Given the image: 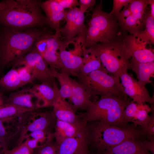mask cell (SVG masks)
I'll return each instance as SVG.
<instances>
[{"label": "cell", "mask_w": 154, "mask_h": 154, "mask_svg": "<svg viewBox=\"0 0 154 154\" xmlns=\"http://www.w3.org/2000/svg\"><path fill=\"white\" fill-rule=\"evenodd\" d=\"M84 125L88 147L93 154H100L127 140L147 137L141 126H136L133 124L120 127L95 121H86Z\"/></svg>", "instance_id": "obj_1"}, {"label": "cell", "mask_w": 154, "mask_h": 154, "mask_svg": "<svg viewBox=\"0 0 154 154\" xmlns=\"http://www.w3.org/2000/svg\"><path fill=\"white\" fill-rule=\"evenodd\" d=\"M45 32L42 28L19 29L3 27L0 31V70L28 53Z\"/></svg>", "instance_id": "obj_2"}, {"label": "cell", "mask_w": 154, "mask_h": 154, "mask_svg": "<svg viewBox=\"0 0 154 154\" xmlns=\"http://www.w3.org/2000/svg\"><path fill=\"white\" fill-rule=\"evenodd\" d=\"M7 5L0 11V25L13 29L42 28L48 25L37 0H6Z\"/></svg>", "instance_id": "obj_3"}, {"label": "cell", "mask_w": 154, "mask_h": 154, "mask_svg": "<svg viewBox=\"0 0 154 154\" xmlns=\"http://www.w3.org/2000/svg\"><path fill=\"white\" fill-rule=\"evenodd\" d=\"M131 101L126 94L120 96H101L98 100L92 102L85 112L79 116L84 122L99 121L118 127H127L130 125L124 120L123 113Z\"/></svg>", "instance_id": "obj_4"}, {"label": "cell", "mask_w": 154, "mask_h": 154, "mask_svg": "<svg viewBox=\"0 0 154 154\" xmlns=\"http://www.w3.org/2000/svg\"><path fill=\"white\" fill-rule=\"evenodd\" d=\"M102 1L92 9L91 17L86 25L85 46L89 48L99 43L121 36L120 28L116 18L102 10Z\"/></svg>", "instance_id": "obj_5"}, {"label": "cell", "mask_w": 154, "mask_h": 154, "mask_svg": "<svg viewBox=\"0 0 154 154\" xmlns=\"http://www.w3.org/2000/svg\"><path fill=\"white\" fill-rule=\"evenodd\" d=\"M123 36L96 44L90 47L96 53L106 71L119 78L123 72L128 71L131 68Z\"/></svg>", "instance_id": "obj_6"}, {"label": "cell", "mask_w": 154, "mask_h": 154, "mask_svg": "<svg viewBox=\"0 0 154 154\" xmlns=\"http://www.w3.org/2000/svg\"><path fill=\"white\" fill-rule=\"evenodd\" d=\"M103 68L93 71L77 81L91 97L122 96L125 94L119 78L109 74Z\"/></svg>", "instance_id": "obj_7"}, {"label": "cell", "mask_w": 154, "mask_h": 154, "mask_svg": "<svg viewBox=\"0 0 154 154\" xmlns=\"http://www.w3.org/2000/svg\"><path fill=\"white\" fill-rule=\"evenodd\" d=\"M61 44L58 52L61 72L69 76L77 77L83 62V49L78 43L73 42Z\"/></svg>", "instance_id": "obj_8"}, {"label": "cell", "mask_w": 154, "mask_h": 154, "mask_svg": "<svg viewBox=\"0 0 154 154\" xmlns=\"http://www.w3.org/2000/svg\"><path fill=\"white\" fill-rule=\"evenodd\" d=\"M123 40L127 56L129 59L131 58L142 63L154 61L153 51L147 47L148 45H151L138 34H124L123 36Z\"/></svg>", "instance_id": "obj_9"}, {"label": "cell", "mask_w": 154, "mask_h": 154, "mask_svg": "<svg viewBox=\"0 0 154 154\" xmlns=\"http://www.w3.org/2000/svg\"><path fill=\"white\" fill-rule=\"evenodd\" d=\"M150 0H132L129 4L131 13L119 24L122 29L131 35H137L144 26L143 18Z\"/></svg>", "instance_id": "obj_10"}, {"label": "cell", "mask_w": 154, "mask_h": 154, "mask_svg": "<svg viewBox=\"0 0 154 154\" xmlns=\"http://www.w3.org/2000/svg\"><path fill=\"white\" fill-rule=\"evenodd\" d=\"M125 94L137 104L148 102L154 105V97H151L145 86L140 84L137 80L128 74L127 71L123 72L119 76Z\"/></svg>", "instance_id": "obj_11"}, {"label": "cell", "mask_w": 154, "mask_h": 154, "mask_svg": "<svg viewBox=\"0 0 154 154\" xmlns=\"http://www.w3.org/2000/svg\"><path fill=\"white\" fill-rule=\"evenodd\" d=\"M64 26L60 29V33L65 40L71 39L82 32L85 29L84 13L79 8L74 7L67 12Z\"/></svg>", "instance_id": "obj_12"}, {"label": "cell", "mask_w": 154, "mask_h": 154, "mask_svg": "<svg viewBox=\"0 0 154 154\" xmlns=\"http://www.w3.org/2000/svg\"><path fill=\"white\" fill-rule=\"evenodd\" d=\"M55 78L53 80V86L41 83L35 84L29 89L30 92L37 100L36 108L52 106L59 91Z\"/></svg>", "instance_id": "obj_13"}, {"label": "cell", "mask_w": 154, "mask_h": 154, "mask_svg": "<svg viewBox=\"0 0 154 154\" xmlns=\"http://www.w3.org/2000/svg\"><path fill=\"white\" fill-rule=\"evenodd\" d=\"M53 112L58 119L84 127L83 122L80 116L77 115L71 104L60 95L58 96L52 106Z\"/></svg>", "instance_id": "obj_14"}, {"label": "cell", "mask_w": 154, "mask_h": 154, "mask_svg": "<svg viewBox=\"0 0 154 154\" xmlns=\"http://www.w3.org/2000/svg\"><path fill=\"white\" fill-rule=\"evenodd\" d=\"M40 6L46 15L48 25L56 33H60V22L65 19L67 12L55 0L41 2Z\"/></svg>", "instance_id": "obj_15"}, {"label": "cell", "mask_w": 154, "mask_h": 154, "mask_svg": "<svg viewBox=\"0 0 154 154\" xmlns=\"http://www.w3.org/2000/svg\"><path fill=\"white\" fill-rule=\"evenodd\" d=\"M53 133L56 142L71 137H87L84 127H81L56 119Z\"/></svg>", "instance_id": "obj_16"}, {"label": "cell", "mask_w": 154, "mask_h": 154, "mask_svg": "<svg viewBox=\"0 0 154 154\" xmlns=\"http://www.w3.org/2000/svg\"><path fill=\"white\" fill-rule=\"evenodd\" d=\"M60 33L52 34L47 32V45L42 57L50 68L60 70L59 63L58 52L62 40Z\"/></svg>", "instance_id": "obj_17"}, {"label": "cell", "mask_w": 154, "mask_h": 154, "mask_svg": "<svg viewBox=\"0 0 154 154\" xmlns=\"http://www.w3.org/2000/svg\"><path fill=\"white\" fill-rule=\"evenodd\" d=\"M100 154H152L144 147L141 139H128Z\"/></svg>", "instance_id": "obj_18"}, {"label": "cell", "mask_w": 154, "mask_h": 154, "mask_svg": "<svg viewBox=\"0 0 154 154\" xmlns=\"http://www.w3.org/2000/svg\"><path fill=\"white\" fill-rule=\"evenodd\" d=\"M34 78L38 79L41 83L53 86L54 77L50 74L48 64L36 48L33 61L31 68Z\"/></svg>", "instance_id": "obj_19"}, {"label": "cell", "mask_w": 154, "mask_h": 154, "mask_svg": "<svg viewBox=\"0 0 154 154\" xmlns=\"http://www.w3.org/2000/svg\"><path fill=\"white\" fill-rule=\"evenodd\" d=\"M40 117L29 123L22 131L21 138H23L26 132H32L36 131H42L52 132L56 118L53 112H46L39 114Z\"/></svg>", "instance_id": "obj_20"}, {"label": "cell", "mask_w": 154, "mask_h": 154, "mask_svg": "<svg viewBox=\"0 0 154 154\" xmlns=\"http://www.w3.org/2000/svg\"><path fill=\"white\" fill-rule=\"evenodd\" d=\"M56 154H79L88 148L87 137H71L56 143Z\"/></svg>", "instance_id": "obj_21"}, {"label": "cell", "mask_w": 154, "mask_h": 154, "mask_svg": "<svg viewBox=\"0 0 154 154\" xmlns=\"http://www.w3.org/2000/svg\"><path fill=\"white\" fill-rule=\"evenodd\" d=\"M72 92L69 99L71 105L75 111L78 110H85L91 104L89 95L83 86L75 79H72Z\"/></svg>", "instance_id": "obj_22"}, {"label": "cell", "mask_w": 154, "mask_h": 154, "mask_svg": "<svg viewBox=\"0 0 154 154\" xmlns=\"http://www.w3.org/2000/svg\"><path fill=\"white\" fill-rule=\"evenodd\" d=\"M83 62L77 78L84 77L92 72L103 68L101 61L91 48H85L83 54Z\"/></svg>", "instance_id": "obj_23"}, {"label": "cell", "mask_w": 154, "mask_h": 154, "mask_svg": "<svg viewBox=\"0 0 154 154\" xmlns=\"http://www.w3.org/2000/svg\"><path fill=\"white\" fill-rule=\"evenodd\" d=\"M130 62L131 64L130 69L136 74L140 84L145 86L151 82L150 78L154 77V61L142 63L131 58Z\"/></svg>", "instance_id": "obj_24"}, {"label": "cell", "mask_w": 154, "mask_h": 154, "mask_svg": "<svg viewBox=\"0 0 154 154\" xmlns=\"http://www.w3.org/2000/svg\"><path fill=\"white\" fill-rule=\"evenodd\" d=\"M34 97L29 89L25 88L11 92L8 97L3 98L4 104L15 105L34 110L36 105L32 102Z\"/></svg>", "instance_id": "obj_25"}, {"label": "cell", "mask_w": 154, "mask_h": 154, "mask_svg": "<svg viewBox=\"0 0 154 154\" xmlns=\"http://www.w3.org/2000/svg\"><path fill=\"white\" fill-rule=\"evenodd\" d=\"M50 71L51 76L56 78L59 82L60 88L59 90V93L60 96L64 99H69L72 92V78L63 73L57 72L54 68L50 67Z\"/></svg>", "instance_id": "obj_26"}, {"label": "cell", "mask_w": 154, "mask_h": 154, "mask_svg": "<svg viewBox=\"0 0 154 154\" xmlns=\"http://www.w3.org/2000/svg\"><path fill=\"white\" fill-rule=\"evenodd\" d=\"M22 87L17 69L15 68H12L0 78V87L3 90H14Z\"/></svg>", "instance_id": "obj_27"}, {"label": "cell", "mask_w": 154, "mask_h": 154, "mask_svg": "<svg viewBox=\"0 0 154 154\" xmlns=\"http://www.w3.org/2000/svg\"><path fill=\"white\" fill-rule=\"evenodd\" d=\"M34 110L15 105L3 104L0 106V119L3 121L9 118L32 112Z\"/></svg>", "instance_id": "obj_28"}, {"label": "cell", "mask_w": 154, "mask_h": 154, "mask_svg": "<svg viewBox=\"0 0 154 154\" xmlns=\"http://www.w3.org/2000/svg\"><path fill=\"white\" fill-rule=\"evenodd\" d=\"M145 29L138 34L151 45L154 44V18L150 15V12H145L143 18Z\"/></svg>", "instance_id": "obj_29"}, {"label": "cell", "mask_w": 154, "mask_h": 154, "mask_svg": "<svg viewBox=\"0 0 154 154\" xmlns=\"http://www.w3.org/2000/svg\"><path fill=\"white\" fill-rule=\"evenodd\" d=\"M56 145L52 140L39 145L33 150L32 154H56Z\"/></svg>", "instance_id": "obj_30"}, {"label": "cell", "mask_w": 154, "mask_h": 154, "mask_svg": "<svg viewBox=\"0 0 154 154\" xmlns=\"http://www.w3.org/2000/svg\"><path fill=\"white\" fill-rule=\"evenodd\" d=\"M22 87L31 83L35 79L30 68L27 66H24L17 69Z\"/></svg>", "instance_id": "obj_31"}, {"label": "cell", "mask_w": 154, "mask_h": 154, "mask_svg": "<svg viewBox=\"0 0 154 154\" xmlns=\"http://www.w3.org/2000/svg\"><path fill=\"white\" fill-rule=\"evenodd\" d=\"M137 108L138 110L131 122L136 126L142 127L147 123L150 116L148 114L149 112L146 110Z\"/></svg>", "instance_id": "obj_32"}, {"label": "cell", "mask_w": 154, "mask_h": 154, "mask_svg": "<svg viewBox=\"0 0 154 154\" xmlns=\"http://www.w3.org/2000/svg\"><path fill=\"white\" fill-rule=\"evenodd\" d=\"M138 110L137 104L131 101L125 108L123 114L124 120L127 123L131 122Z\"/></svg>", "instance_id": "obj_33"}, {"label": "cell", "mask_w": 154, "mask_h": 154, "mask_svg": "<svg viewBox=\"0 0 154 154\" xmlns=\"http://www.w3.org/2000/svg\"><path fill=\"white\" fill-rule=\"evenodd\" d=\"M33 150L29 148L25 142L18 145L11 150L7 149L2 154H32Z\"/></svg>", "instance_id": "obj_34"}, {"label": "cell", "mask_w": 154, "mask_h": 154, "mask_svg": "<svg viewBox=\"0 0 154 154\" xmlns=\"http://www.w3.org/2000/svg\"><path fill=\"white\" fill-rule=\"evenodd\" d=\"M151 108L152 113L149 119L145 125L141 127L147 134V138L154 137V107Z\"/></svg>", "instance_id": "obj_35"}, {"label": "cell", "mask_w": 154, "mask_h": 154, "mask_svg": "<svg viewBox=\"0 0 154 154\" xmlns=\"http://www.w3.org/2000/svg\"><path fill=\"white\" fill-rule=\"evenodd\" d=\"M132 0H114L113 9L110 13L115 16L118 14L123 7L127 5Z\"/></svg>", "instance_id": "obj_36"}, {"label": "cell", "mask_w": 154, "mask_h": 154, "mask_svg": "<svg viewBox=\"0 0 154 154\" xmlns=\"http://www.w3.org/2000/svg\"><path fill=\"white\" fill-rule=\"evenodd\" d=\"M131 11L129 4L124 7V8L117 15L114 16L117 19L119 24L131 15Z\"/></svg>", "instance_id": "obj_37"}, {"label": "cell", "mask_w": 154, "mask_h": 154, "mask_svg": "<svg viewBox=\"0 0 154 154\" xmlns=\"http://www.w3.org/2000/svg\"><path fill=\"white\" fill-rule=\"evenodd\" d=\"M79 9L84 13L90 8L93 7L96 4L95 0H80L78 1Z\"/></svg>", "instance_id": "obj_38"}, {"label": "cell", "mask_w": 154, "mask_h": 154, "mask_svg": "<svg viewBox=\"0 0 154 154\" xmlns=\"http://www.w3.org/2000/svg\"><path fill=\"white\" fill-rule=\"evenodd\" d=\"M64 9H71L79 6L78 0H55Z\"/></svg>", "instance_id": "obj_39"}, {"label": "cell", "mask_w": 154, "mask_h": 154, "mask_svg": "<svg viewBox=\"0 0 154 154\" xmlns=\"http://www.w3.org/2000/svg\"><path fill=\"white\" fill-rule=\"evenodd\" d=\"M141 141L144 147L152 154H154V137L143 138Z\"/></svg>", "instance_id": "obj_40"}, {"label": "cell", "mask_w": 154, "mask_h": 154, "mask_svg": "<svg viewBox=\"0 0 154 154\" xmlns=\"http://www.w3.org/2000/svg\"><path fill=\"white\" fill-rule=\"evenodd\" d=\"M39 142L37 140L34 139H30L28 137L25 141L24 142L27 146L30 149L33 150L37 148L39 146L38 143Z\"/></svg>", "instance_id": "obj_41"}, {"label": "cell", "mask_w": 154, "mask_h": 154, "mask_svg": "<svg viewBox=\"0 0 154 154\" xmlns=\"http://www.w3.org/2000/svg\"><path fill=\"white\" fill-rule=\"evenodd\" d=\"M3 121L0 119V138L6 141V132L3 125Z\"/></svg>", "instance_id": "obj_42"}, {"label": "cell", "mask_w": 154, "mask_h": 154, "mask_svg": "<svg viewBox=\"0 0 154 154\" xmlns=\"http://www.w3.org/2000/svg\"><path fill=\"white\" fill-rule=\"evenodd\" d=\"M150 11H149L151 15L154 18V0H150L149 4Z\"/></svg>", "instance_id": "obj_43"}, {"label": "cell", "mask_w": 154, "mask_h": 154, "mask_svg": "<svg viewBox=\"0 0 154 154\" xmlns=\"http://www.w3.org/2000/svg\"><path fill=\"white\" fill-rule=\"evenodd\" d=\"M0 143H1V144L3 147V150L2 151H3L7 149V146L6 141L1 138H0Z\"/></svg>", "instance_id": "obj_44"}, {"label": "cell", "mask_w": 154, "mask_h": 154, "mask_svg": "<svg viewBox=\"0 0 154 154\" xmlns=\"http://www.w3.org/2000/svg\"><path fill=\"white\" fill-rule=\"evenodd\" d=\"M7 5L6 0L0 2V11L3 9Z\"/></svg>", "instance_id": "obj_45"}, {"label": "cell", "mask_w": 154, "mask_h": 154, "mask_svg": "<svg viewBox=\"0 0 154 154\" xmlns=\"http://www.w3.org/2000/svg\"><path fill=\"white\" fill-rule=\"evenodd\" d=\"M79 154H93L91 153L88 150V148L85 149L82 151Z\"/></svg>", "instance_id": "obj_46"}, {"label": "cell", "mask_w": 154, "mask_h": 154, "mask_svg": "<svg viewBox=\"0 0 154 154\" xmlns=\"http://www.w3.org/2000/svg\"><path fill=\"white\" fill-rule=\"evenodd\" d=\"M4 104L3 103V94L0 92V106Z\"/></svg>", "instance_id": "obj_47"}, {"label": "cell", "mask_w": 154, "mask_h": 154, "mask_svg": "<svg viewBox=\"0 0 154 154\" xmlns=\"http://www.w3.org/2000/svg\"></svg>", "instance_id": "obj_48"}]
</instances>
